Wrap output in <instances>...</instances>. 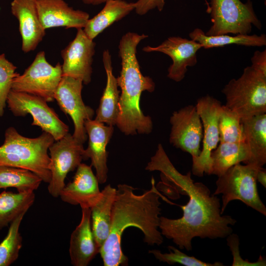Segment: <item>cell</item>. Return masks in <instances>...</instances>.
Masks as SVG:
<instances>
[{
    "label": "cell",
    "instance_id": "24",
    "mask_svg": "<svg viewBox=\"0 0 266 266\" xmlns=\"http://www.w3.org/2000/svg\"><path fill=\"white\" fill-rule=\"evenodd\" d=\"M102 9L95 16L89 18L83 30L91 39L114 23L117 22L134 10V2L125 0H107Z\"/></svg>",
    "mask_w": 266,
    "mask_h": 266
},
{
    "label": "cell",
    "instance_id": "31",
    "mask_svg": "<svg viewBox=\"0 0 266 266\" xmlns=\"http://www.w3.org/2000/svg\"><path fill=\"white\" fill-rule=\"evenodd\" d=\"M169 253H162L160 250L153 249L149 251V253L161 262H166L169 265L179 264L185 266H223V263L216 262L209 263L203 262L193 256H189L182 252L173 246L167 247Z\"/></svg>",
    "mask_w": 266,
    "mask_h": 266
},
{
    "label": "cell",
    "instance_id": "16",
    "mask_svg": "<svg viewBox=\"0 0 266 266\" xmlns=\"http://www.w3.org/2000/svg\"><path fill=\"white\" fill-rule=\"evenodd\" d=\"M92 166L81 163L72 181L65 185L59 197L65 202L82 207H91L100 199L101 192Z\"/></svg>",
    "mask_w": 266,
    "mask_h": 266
},
{
    "label": "cell",
    "instance_id": "18",
    "mask_svg": "<svg viewBox=\"0 0 266 266\" xmlns=\"http://www.w3.org/2000/svg\"><path fill=\"white\" fill-rule=\"evenodd\" d=\"M89 138L88 145L85 149L86 159L91 160V166L96 170V176L99 183L106 182L107 178V152L106 146L113 134V126L104 125L96 120L89 119L84 123Z\"/></svg>",
    "mask_w": 266,
    "mask_h": 266
},
{
    "label": "cell",
    "instance_id": "34",
    "mask_svg": "<svg viewBox=\"0 0 266 266\" xmlns=\"http://www.w3.org/2000/svg\"><path fill=\"white\" fill-rule=\"evenodd\" d=\"M134 2L135 12L139 15H143L155 8L162 11L165 4V0H137Z\"/></svg>",
    "mask_w": 266,
    "mask_h": 266
},
{
    "label": "cell",
    "instance_id": "28",
    "mask_svg": "<svg viewBox=\"0 0 266 266\" xmlns=\"http://www.w3.org/2000/svg\"><path fill=\"white\" fill-rule=\"evenodd\" d=\"M42 181L38 175L28 169L0 166V189L13 187L19 193L34 192Z\"/></svg>",
    "mask_w": 266,
    "mask_h": 266
},
{
    "label": "cell",
    "instance_id": "30",
    "mask_svg": "<svg viewBox=\"0 0 266 266\" xmlns=\"http://www.w3.org/2000/svg\"><path fill=\"white\" fill-rule=\"evenodd\" d=\"M220 142L244 141L241 118L226 105H222L218 119Z\"/></svg>",
    "mask_w": 266,
    "mask_h": 266
},
{
    "label": "cell",
    "instance_id": "29",
    "mask_svg": "<svg viewBox=\"0 0 266 266\" xmlns=\"http://www.w3.org/2000/svg\"><path fill=\"white\" fill-rule=\"evenodd\" d=\"M25 214H21L12 222L7 235L0 243V266H9L19 257L22 247V237L19 228Z\"/></svg>",
    "mask_w": 266,
    "mask_h": 266
},
{
    "label": "cell",
    "instance_id": "25",
    "mask_svg": "<svg viewBox=\"0 0 266 266\" xmlns=\"http://www.w3.org/2000/svg\"><path fill=\"white\" fill-rule=\"evenodd\" d=\"M211 174L218 177L229 168L241 162L247 164L250 158L248 148L244 141L220 142L211 153Z\"/></svg>",
    "mask_w": 266,
    "mask_h": 266
},
{
    "label": "cell",
    "instance_id": "13",
    "mask_svg": "<svg viewBox=\"0 0 266 266\" xmlns=\"http://www.w3.org/2000/svg\"><path fill=\"white\" fill-rule=\"evenodd\" d=\"M170 123V143L189 153L192 159L198 157L201 151L203 126L196 105H188L173 112Z\"/></svg>",
    "mask_w": 266,
    "mask_h": 266
},
{
    "label": "cell",
    "instance_id": "5",
    "mask_svg": "<svg viewBox=\"0 0 266 266\" xmlns=\"http://www.w3.org/2000/svg\"><path fill=\"white\" fill-rule=\"evenodd\" d=\"M222 92L225 105L241 119L266 113V75L251 66L244 68L239 78L230 80Z\"/></svg>",
    "mask_w": 266,
    "mask_h": 266
},
{
    "label": "cell",
    "instance_id": "26",
    "mask_svg": "<svg viewBox=\"0 0 266 266\" xmlns=\"http://www.w3.org/2000/svg\"><path fill=\"white\" fill-rule=\"evenodd\" d=\"M191 39L199 43L204 49L224 47L228 45L236 44L246 46L262 47L266 45V35L236 34L232 36L226 34L207 35L200 28H196L189 34Z\"/></svg>",
    "mask_w": 266,
    "mask_h": 266
},
{
    "label": "cell",
    "instance_id": "8",
    "mask_svg": "<svg viewBox=\"0 0 266 266\" xmlns=\"http://www.w3.org/2000/svg\"><path fill=\"white\" fill-rule=\"evenodd\" d=\"M62 77V65L59 63L55 66L49 64L45 52L41 51L36 55L24 73L14 79L12 90L52 102L55 100V93Z\"/></svg>",
    "mask_w": 266,
    "mask_h": 266
},
{
    "label": "cell",
    "instance_id": "15",
    "mask_svg": "<svg viewBox=\"0 0 266 266\" xmlns=\"http://www.w3.org/2000/svg\"><path fill=\"white\" fill-rule=\"evenodd\" d=\"M202 47L199 43L180 36L168 37L157 46H146L145 52H158L168 56L172 63L167 69V77L177 82L185 77L189 66L197 63V52Z\"/></svg>",
    "mask_w": 266,
    "mask_h": 266
},
{
    "label": "cell",
    "instance_id": "22",
    "mask_svg": "<svg viewBox=\"0 0 266 266\" xmlns=\"http://www.w3.org/2000/svg\"><path fill=\"white\" fill-rule=\"evenodd\" d=\"M250 158L247 164L262 167L266 163V113L241 119Z\"/></svg>",
    "mask_w": 266,
    "mask_h": 266
},
{
    "label": "cell",
    "instance_id": "7",
    "mask_svg": "<svg viewBox=\"0 0 266 266\" xmlns=\"http://www.w3.org/2000/svg\"><path fill=\"white\" fill-rule=\"evenodd\" d=\"M210 4L212 24L205 33L207 35L249 34L253 26L262 29L251 0L245 3L240 0H211Z\"/></svg>",
    "mask_w": 266,
    "mask_h": 266
},
{
    "label": "cell",
    "instance_id": "23",
    "mask_svg": "<svg viewBox=\"0 0 266 266\" xmlns=\"http://www.w3.org/2000/svg\"><path fill=\"white\" fill-rule=\"evenodd\" d=\"M101 192L100 199L90 207L92 229L100 249L106 240L110 233L112 210L116 189L108 184Z\"/></svg>",
    "mask_w": 266,
    "mask_h": 266
},
{
    "label": "cell",
    "instance_id": "11",
    "mask_svg": "<svg viewBox=\"0 0 266 266\" xmlns=\"http://www.w3.org/2000/svg\"><path fill=\"white\" fill-rule=\"evenodd\" d=\"M222 105L216 99L206 95L198 99L196 105L203 128L202 147L200 155L192 159V172L201 177L211 175V153L220 141L218 119Z\"/></svg>",
    "mask_w": 266,
    "mask_h": 266
},
{
    "label": "cell",
    "instance_id": "20",
    "mask_svg": "<svg viewBox=\"0 0 266 266\" xmlns=\"http://www.w3.org/2000/svg\"><path fill=\"white\" fill-rule=\"evenodd\" d=\"M81 210V221L72 232L69 242L70 262L74 266H88L100 250L92 229L90 208Z\"/></svg>",
    "mask_w": 266,
    "mask_h": 266
},
{
    "label": "cell",
    "instance_id": "33",
    "mask_svg": "<svg viewBox=\"0 0 266 266\" xmlns=\"http://www.w3.org/2000/svg\"><path fill=\"white\" fill-rule=\"evenodd\" d=\"M227 244L230 248L233 256V266H265L266 261L260 256L256 262L244 260L240 255L239 250V239L237 234L232 233L227 236Z\"/></svg>",
    "mask_w": 266,
    "mask_h": 266
},
{
    "label": "cell",
    "instance_id": "17",
    "mask_svg": "<svg viewBox=\"0 0 266 266\" xmlns=\"http://www.w3.org/2000/svg\"><path fill=\"white\" fill-rule=\"evenodd\" d=\"M41 23L46 30L49 28L83 29L89 14L74 9L64 0H34Z\"/></svg>",
    "mask_w": 266,
    "mask_h": 266
},
{
    "label": "cell",
    "instance_id": "21",
    "mask_svg": "<svg viewBox=\"0 0 266 266\" xmlns=\"http://www.w3.org/2000/svg\"><path fill=\"white\" fill-rule=\"evenodd\" d=\"M111 56L108 50L102 54V62L106 74V84L96 111L95 120L114 126L118 116L120 91L116 78L113 74Z\"/></svg>",
    "mask_w": 266,
    "mask_h": 266
},
{
    "label": "cell",
    "instance_id": "4",
    "mask_svg": "<svg viewBox=\"0 0 266 266\" xmlns=\"http://www.w3.org/2000/svg\"><path fill=\"white\" fill-rule=\"evenodd\" d=\"M4 136V143L0 146V166L28 169L49 183L51 173L48 150L55 141L52 135L43 132L37 137L29 138L10 127L6 130Z\"/></svg>",
    "mask_w": 266,
    "mask_h": 266
},
{
    "label": "cell",
    "instance_id": "14",
    "mask_svg": "<svg viewBox=\"0 0 266 266\" xmlns=\"http://www.w3.org/2000/svg\"><path fill=\"white\" fill-rule=\"evenodd\" d=\"M95 46L94 40L87 36L83 29H77L74 38L61 52L62 76L79 79L88 84L91 81Z\"/></svg>",
    "mask_w": 266,
    "mask_h": 266
},
{
    "label": "cell",
    "instance_id": "2",
    "mask_svg": "<svg viewBox=\"0 0 266 266\" xmlns=\"http://www.w3.org/2000/svg\"><path fill=\"white\" fill-rule=\"evenodd\" d=\"M152 187L141 195H136L134 188L119 184L112 210L109 234L99 253L104 266H127L128 259L123 253L122 236L124 231L134 227L143 233V240L149 245H160L164 241L159 230L161 204L160 194L151 179Z\"/></svg>",
    "mask_w": 266,
    "mask_h": 266
},
{
    "label": "cell",
    "instance_id": "19",
    "mask_svg": "<svg viewBox=\"0 0 266 266\" xmlns=\"http://www.w3.org/2000/svg\"><path fill=\"white\" fill-rule=\"evenodd\" d=\"M11 11L19 22L24 53L34 50L45 35L34 0H12Z\"/></svg>",
    "mask_w": 266,
    "mask_h": 266
},
{
    "label": "cell",
    "instance_id": "32",
    "mask_svg": "<svg viewBox=\"0 0 266 266\" xmlns=\"http://www.w3.org/2000/svg\"><path fill=\"white\" fill-rule=\"evenodd\" d=\"M17 67L5 57L0 54V117L3 116L7 99L14 79L19 73L16 72Z\"/></svg>",
    "mask_w": 266,
    "mask_h": 266
},
{
    "label": "cell",
    "instance_id": "9",
    "mask_svg": "<svg viewBox=\"0 0 266 266\" xmlns=\"http://www.w3.org/2000/svg\"><path fill=\"white\" fill-rule=\"evenodd\" d=\"M6 102L14 115L24 117L30 114L33 119L32 125L38 126L42 131L51 134L55 140L68 133V127L41 98L11 90Z\"/></svg>",
    "mask_w": 266,
    "mask_h": 266
},
{
    "label": "cell",
    "instance_id": "1",
    "mask_svg": "<svg viewBox=\"0 0 266 266\" xmlns=\"http://www.w3.org/2000/svg\"><path fill=\"white\" fill-rule=\"evenodd\" d=\"M145 169L161 172L163 183L171 185L181 194L188 196L185 205L181 206L183 216L172 219L160 217L159 229L163 236L172 241L181 249H192L195 237L223 238L233 233L231 226L236 220L221 213L220 199L211 195L209 189L201 182H194L191 172L182 174L174 167L161 144L151 158Z\"/></svg>",
    "mask_w": 266,
    "mask_h": 266
},
{
    "label": "cell",
    "instance_id": "12",
    "mask_svg": "<svg viewBox=\"0 0 266 266\" xmlns=\"http://www.w3.org/2000/svg\"><path fill=\"white\" fill-rule=\"evenodd\" d=\"M83 82L79 79L62 76L54 95L61 109L71 118L74 127L73 136L84 143L87 139L85 122L92 119L94 111L86 105L82 98Z\"/></svg>",
    "mask_w": 266,
    "mask_h": 266
},
{
    "label": "cell",
    "instance_id": "27",
    "mask_svg": "<svg viewBox=\"0 0 266 266\" xmlns=\"http://www.w3.org/2000/svg\"><path fill=\"white\" fill-rule=\"evenodd\" d=\"M35 200L34 192L0 193V230L22 213H26Z\"/></svg>",
    "mask_w": 266,
    "mask_h": 266
},
{
    "label": "cell",
    "instance_id": "3",
    "mask_svg": "<svg viewBox=\"0 0 266 266\" xmlns=\"http://www.w3.org/2000/svg\"><path fill=\"white\" fill-rule=\"evenodd\" d=\"M148 37L143 33L128 32L122 36L119 44L121 70L116 79L121 93L116 125L126 135L149 134L153 129L151 118L144 115L139 101L142 93L153 92L155 84L151 77L142 74L136 57L138 44Z\"/></svg>",
    "mask_w": 266,
    "mask_h": 266
},
{
    "label": "cell",
    "instance_id": "36",
    "mask_svg": "<svg viewBox=\"0 0 266 266\" xmlns=\"http://www.w3.org/2000/svg\"><path fill=\"white\" fill-rule=\"evenodd\" d=\"M257 181L266 188V171L263 167L260 168L257 173Z\"/></svg>",
    "mask_w": 266,
    "mask_h": 266
},
{
    "label": "cell",
    "instance_id": "37",
    "mask_svg": "<svg viewBox=\"0 0 266 266\" xmlns=\"http://www.w3.org/2000/svg\"><path fill=\"white\" fill-rule=\"evenodd\" d=\"M83 2L85 4L98 5L102 3H104L107 0H78Z\"/></svg>",
    "mask_w": 266,
    "mask_h": 266
},
{
    "label": "cell",
    "instance_id": "10",
    "mask_svg": "<svg viewBox=\"0 0 266 266\" xmlns=\"http://www.w3.org/2000/svg\"><path fill=\"white\" fill-rule=\"evenodd\" d=\"M49 150L51 178L48 191L53 197L58 198L66 185L65 181L68 173L77 168L83 160L87 159L83 143L69 133L55 140Z\"/></svg>",
    "mask_w": 266,
    "mask_h": 266
},
{
    "label": "cell",
    "instance_id": "35",
    "mask_svg": "<svg viewBox=\"0 0 266 266\" xmlns=\"http://www.w3.org/2000/svg\"><path fill=\"white\" fill-rule=\"evenodd\" d=\"M251 66L266 75V50L256 51L251 59Z\"/></svg>",
    "mask_w": 266,
    "mask_h": 266
},
{
    "label": "cell",
    "instance_id": "6",
    "mask_svg": "<svg viewBox=\"0 0 266 266\" xmlns=\"http://www.w3.org/2000/svg\"><path fill=\"white\" fill-rule=\"evenodd\" d=\"M260 168L253 165L239 163L218 177L213 195L222 194V214L230 201L239 200L266 216V207L260 199L257 186L256 175Z\"/></svg>",
    "mask_w": 266,
    "mask_h": 266
}]
</instances>
